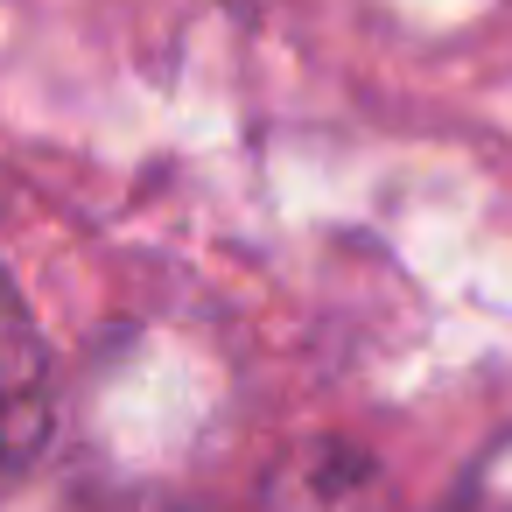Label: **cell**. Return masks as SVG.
<instances>
[{"instance_id":"cell-4","label":"cell","mask_w":512,"mask_h":512,"mask_svg":"<svg viewBox=\"0 0 512 512\" xmlns=\"http://www.w3.org/2000/svg\"><path fill=\"white\" fill-rule=\"evenodd\" d=\"M225 8H239V15H260V8H267V0H225Z\"/></svg>"},{"instance_id":"cell-1","label":"cell","mask_w":512,"mask_h":512,"mask_svg":"<svg viewBox=\"0 0 512 512\" xmlns=\"http://www.w3.org/2000/svg\"><path fill=\"white\" fill-rule=\"evenodd\" d=\"M57 421V393H50V351L43 330L22 302V288L0 274V470H22Z\"/></svg>"},{"instance_id":"cell-3","label":"cell","mask_w":512,"mask_h":512,"mask_svg":"<svg viewBox=\"0 0 512 512\" xmlns=\"http://www.w3.org/2000/svg\"><path fill=\"white\" fill-rule=\"evenodd\" d=\"M442 512H512V428L470 463V477L456 484V498Z\"/></svg>"},{"instance_id":"cell-2","label":"cell","mask_w":512,"mask_h":512,"mask_svg":"<svg viewBox=\"0 0 512 512\" xmlns=\"http://www.w3.org/2000/svg\"><path fill=\"white\" fill-rule=\"evenodd\" d=\"M365 463H351V456H323V449H295V463L267 484V505L260 512H372V498H365Z\"/></svg>"}]
</instances>
